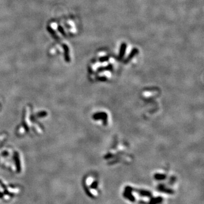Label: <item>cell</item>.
Returning <instances> with one entry per match:
<instances>
[{"label":"cell","instance_id":"cell-1","mask_svg":"<svg viewBox=\"0 0 204 204\" xmlns=\"http://www.w3.org/2000/svg\"><path fill=\"white\" fill-rule=\"evenodd\" d=\"M131 188L129 187H127L126 189H125V193H124V196L126 198H128L131 201L133 202L134 201V197L132 196V194H131Z\"/></svg>","mask_w":204,"mask_h":204},{"label":"cell","instance_id":"cell-2","mask_svg":"<svg viewBox=\"0 0 204 204\" xmlns=\"http://www.w3.org/2000/svg\"><path fill=\"white\" fill-rule=\"evenodd\" d=\"M162 200V199L161 197H158L156 199H154L151 201V202L150 204H156L157 203H159Z\"/></svg>","mask_w":204,"mask_h":204},{"label":"cell","instance_id":"cell-3","mask_svg":"<svg viewBox=\"0 0 204 204\" xmlns=\"http://www.w3.org/2000/svg\"><path fill=\"white\" fill-rule=\"evenodd\" d=\"M140 194H141V196H146V197H150L151 193L148 191H145V190H141L140 191Z\"/></svg>","mask_w":204,"mask_h":204},{"label":"cell","instance_id":"cell-4","mask_svg":"<svg viewBox=\"0 0 204 204\" xmlns=\"http://www.w3.org/2000/svg\"><path fill=\"white\" fill-rule=\"evenodd\" d=\"M155 178H156L157 180H162L165 179V176L163 175L158 174L155 175Z\"/></svg>","mask_w":204,"mask_h":204},{"label":"cell","instance_id":"cell-5","mask_svg":"<svg viewBox=\"0 0 204 204\" xmlns=\"http://www.w3.org/2000/svg\"><path fill=\"white\" fill-rule=\"evenodd\" d=\"M91 188H93V189L96 188V187H97V183L96 182L93 183L92 184L91 186Z\"/></svg>","mask_w":204,"mask_h":204},{"label":"cell","instance_id":"cell-6","mask_svg":"<svg viewBox=\"0 0 204 204\" xmlns=\"http://www.w3.org/2000/svg\"><path fill=\"white\" fill-rule=\"evenodd\" d=\"M2 197H3V194H2V193H0V198H2Z\"/></svg>","mask_w":204,"mask_h":204}]
</instances>
